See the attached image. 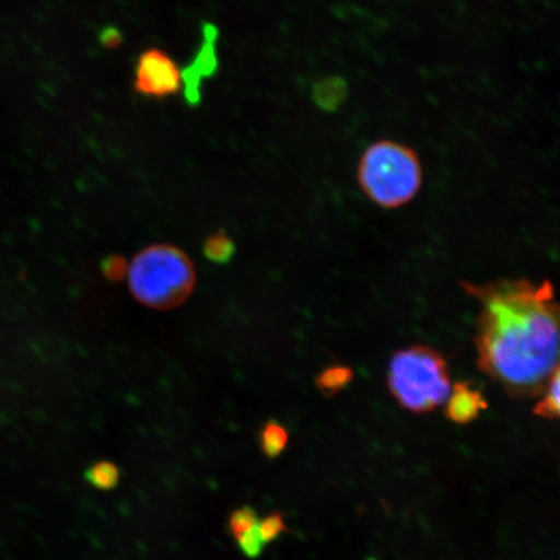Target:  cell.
Listing matches in <instances>:
<instances>
[{"label": "cell", "mask_w": 560, "mask_h": 560, "mask_svg": "<svg viewBox=\"0 0 560 560\" xmlns=\"http://www.w3.org/2000/svg\"><path fill=\"white\" fill-rule=\"evenodd\" d=\"M480 303L478 366L511 396L542 394L559 370V307L555 287L525 279L460 283Z\"/></svg>", "instance_id": "1"}, {"label": "cell", "mask_w": 560, "mask_h": 560, "mask_svg": "<svg viewBox=\"0 0 560 560\" xmlns=\"http://www.w3.org/2000/svg\"><path fill=\"white\" fill-rule=\"evenodd\" d=\"M132 295L145 306L171 311L192 295L196 271L191 258L171 244H155L140 250L129 264Z\"/></svg>", "instance_id": "2"}, {"label": "cell", "mask_w": 560, "mask_h": 560, "mask_svg": "<svg viewBox=\"0 0 560 560\" xmlns=\"http://www.w3.org/2000/svg\"><path fill=\"white\" fill-rule=\"evenodd\" d=\"M357 178L371 201L394 209L416 198L423 184V166L410 147L382 139L363 151Z\"/></svg>", "instance_id": "3"}, {"label": "cell", "mask_w": 560, "mask_h": 560, "mask_svg": "<svg viewBox=\"0 0 560 560\" xmlns=\"http://www.w3.org/2000/svg\"><path fill=\"white\" fill-rule=\"evenodd\" d=\"M388 387L402 408L430 412L446 402L451 395L450 369L438 350L412 346L398 350L388 369Z\"/></svg>", "instance_id": "4"}, {"label": "cell", "mask_w": 560, "mask_h": 560, "mask_svg": "<svg viewBox=\"0 0 560 560\" xmlns=\"http://www.w3.org/2000/svg\"><path fill=\"white\" fill-rule=\"evenodd\" d=\"M132 88L138 95L164 101L180 93V69L172 56L161 48L150 47L139 54Z\"/></svg>", "instance_id": "5"}, {"label": "cell", "mask_w": 560, "mask_h": 560, "mask_svg": "<svg viewBox=\"0 0 560 560\" xmlns=\"http://www.w3.org/2000/svg\"><path fill=\"white\" fill-rule=\"evenodd\" d=\"M202 42L190 66L180 70L182 85H184L185 101L190 107H198L201 103L202 80L212 79L219 72L220 60L217 52L219 27L205 21L201 24Z\"/></svg>", "instance_id": "6"}, {"label": "cell", "mask_w": 560, "mask_h": 560, "mask_svg": "<svg viewBox=\"0 0 560 560\" xmlns=\"http://www.w3.org/2000/svg\"><path fill=\"white\" fill-rule=\"evenodd\" d=\"M487 406L481 390L475 388L471 383L458 382L452 385L445 415L453 423L464 425L478 418L480 411L487 409Z\"/></svg>", "instance_id": "7"}, {"label": "cell", "mask_w": 560, "mask_h": 560, "mask_svg": "<svg viewBox=\"0 0 560 560\" xmlns=\"http://www.w3.org/2000/svg\"><path fill=\"white\" fill-rule=\"evenodd\" d=\"M347 83L340 79H325L315 83L313 88V101L320 109L335 110L345 103L347 97Z\"/></svg>", "instance_id": "8"}, {"label": "cell", "mask_w": 560, "mask_h": 560, "mask_svg": "<svg viewBox=\"0 0 560 560\" xmlns=\"http://www.w3.org/2000/svg\"><path fill=\"white\" fill-rule=\"evenodd\" d=\"M289 445V432L276 420L265 423L260 432V446L266 457L277 458Z\"/></svg>", "instance_id": "9"}, {"label": "cell", "mask_w": 560, "mask_h": 560, "mask_svg": "<svg viewBox=\"0 0 560 560\" xmlns=\"http://www.w3.org/2000/svg\"><path fill=\"white\" fill-rule=\"evenodd\" d=\"M120 470L110 462L102 460L91 466L85 474L90 486L101 490H110L120 481Z\"/></svg>", "instance_id": "10"}, {"label": "cell", "mask_w": 560, "mask_h": 560, "mask_svg": "<svg viewBox=\"0 0 560 560\" xmlns=\"http://www.w3.org/2000/svg\"><path fill=\"white\" fill-rule=\"evenodd\" d=\"M206 257L215 264H228L235 255V244L225 233H214L205 243Z\"/></svg>", "instance_id": "11"}, {"label": "cell", "mask_w": 560, "mask_h": 560, "mask_svg": "<svg viewBox=\"0 0 560 560\" xmlns=\"http://www.w3.org/2000/svg\"><path fill=\"white\" fill-rule=\"evenodd\" d=\"M353 373L347 368H331L322 373L317 380L318 388L325 396H334L345 389L352 381Z\"/></svg>", "instance_id": "12"}, {"label": "cell", "mask_w": 560, "mask_h": 560, "mask_svg": "<svg viewBox=\"0 0 560 560\" xmlns=\"http://www.w3.org/2000/svg\"><path fill=\"white\" fill-rule=\"evenodd\" d=\"M545 396L535 406L534 415L546 419L559 417V370L550 377L544 389Z\"/></svg>", "instance_id": "13"}, {"label": "cell", "mask_w": 560, "mask_h": 560, "mask_svg": "<svg viewBox=\"0 0 560 560\" xmlns=\"http://www.w3.org/2000/svg\"><path fill=\"white\" fill-rule=\"evenodd\" d=\"M260 520H258V515L255 509L249 506H244L234 511L233 514L230 515L229 520V530L230 534L235 538L240 537L247 532L252 527H255Z\"/></svg>", "instance_id": "14"}, {"label": "cell", "mask_w": 560, "mask_h": 560, "mask_svg": "<svg viewBox=\"0 0 560 560\" xmlns=\"http://www.w3.org/2000/svg\"><path fill=\"white\" fill-rule=\"evenodd\" d=\"M235 540L245 557L256 559L262 555L265 542L260 535V530H258V524L247 532H244V534L235 538Z\"/></svg>", "instance_id": "15"}, {"label": "cell", "mask_w": 560, "mask_h": 560, "mask_svg": "<svg viewBox=\"0 0 560 560\" xmlns=\"http://www.w3.org/2000/svg\"><path fill=\"white\" fill-rule=\"evenodd\" d=\"M258 530L265 544L276 541L277 538L289 530L284 523V515L282 513H272L265 517L262 522H258Z\"/></svg>", "instance_id": "16"}, {"label": "cell", "mask_w": 560, "mask_h": 560, "mask_svg": "<svg viewBox=\"0 0 560 560\" xmlns=\"http://www.w3.org/2000/svg\"><path fill=\"white\" fill-rule=\"evenodd\" d=\"M103 275L110 282H121L128 277L129 264L121 256H109L103 261Z\"/></svg>", "instance_id": "17"}, {"label": "cell", "mask_w": 560, "mask_h": 560, "mask_svg": "<svg viewBox=\"0 0 560 560\" xmlns=\"http://www.w3.org/2000/svg\"><path fill=\"white\" fill-rule=\"evenodd\" d=\"M97 38H100V44L108 50H116L124 42L121 31L114 25L104 26Z\"/></svg>", "instance_id": "18"}]
</instances>
